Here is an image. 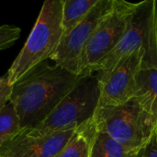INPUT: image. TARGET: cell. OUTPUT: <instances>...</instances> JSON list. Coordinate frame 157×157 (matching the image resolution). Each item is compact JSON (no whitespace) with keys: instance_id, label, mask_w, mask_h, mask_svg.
Masks as SVG:
<instances>
[{"instance_id":"1","label":"cell","mask_w":157,"mask_h":157,"mask_svg":"<svg viewBox=\"0 0 157 157\" xmlns=\"http://www.w3.org/2000/svg\"><path fill=\"white\" fill-rule=\"evenodd\" d=\"M78 78V75L45 61L13 85L9 102L16 109L21 129L40 124Z\"/></svg>"},{"instance_id":"10","label":"cell","mask_w":157,"mask_h":157,"mask_svg":"<svg viewBox=\"0 0 157 157\" xmlns=\"http://www.w3.org/2000/svg\"><path fill=\"white\" fill-rule=\"evenodd\" d=\"M133 99L157 122V68L142 67L136 77Z\"/></svg>"},{"instance_id":"12","label":"cell","mask_w":157,"mask_h":157,"mask_svg":"<svg viewBox=\"0 0 157 157\" xmlns=\"http://www.w3.org/2000/svg\"><path fill=\"white\" fill-rule=\"evenodd\" d=\"M136 153V152H135ZM133 152L97 129L91 147V157H133Z\"/></svg>"},{"instance_id":"6","label":"cell","mask_w":157,"mask_h":157,"mask_svg":"<svg viewBox=\"0 0 157 157\" xmlns=\"http://www.w3.org/2000/svg\"><path fill=\"white\" fill-rule=\"evenodd\" d=\"M135 6L136 3L114 0L113 8L97 27L83 51L78 76L94 75L96 66L116 48L127 29Z\"/></svg>"},{"instance_id":"13","label":"cell","mask_w":157,"mask_h":157,"mask_svg":"<svg viewBox=\"0 0 157 157\" xmlns=\"http://www.w3.org/2000/svg\"><path fill=\"white\" fill-rule=\"evenodd\" d=\"M99 0H63V29L68 32L80 23Z\"/></svg>"},{"instance_id":"3","label":"cell","mask_w":157,"mask_h":157,"mask_svg":"<svg viewBox=\"0 0 157 157\" xmlns=\"http://www.w3.org/2000/svg\"><path fill=\"white\" fill-rule=\"evenodd\" d=\"M142 50V67L157 68V2L144 0L136 3L126 31L121 41L95 68L98 80L106 77L126 56Z\"/></svg>"},{"instance_id":"8","label":"cell","mask_w":157,"mask_h":157,"mask_svg":"<svg viewBox=\"0 0 157 157\" xmlns=\"http://www.w3.org/2000/svg\"><path fill=\"white\" fill-rule=\"evenodd\" d=\"M144 52L139 50L124 57L103 79L100 86L98 107L119 106L133 99L136 92V77L143 66Z\"/></svg>"},{"instance_id":"16","label":"cell","mask_w":157,"mask_h":157,"mask_svg":"<svg viewBox=\"0 0 157 157\" xmlns=\"http://www.w3.org/2000/svg\"><path fill=\"white\" fill-rule=\"evenodd\" d=\"M133 157H157L156 132H155L150 140L134 154Z\"/></svg>"},{"instance_id":"15","label":"cell","mask_w":157,"mask_h":157,"mask_svg":"<svg viewBox=\"0 0 157 157\" xmlns=\"http://www.w3.org/2000/svg\"><path fill=\"white\" fill-rule=\"evenodd\" d=\"M21 29L14 25L0 26V51L7 49L15 44L19 39Z\"/></svg>"},{"instance_id":"18","label":"cell","mask_w":157,"mask_h":157,"mask_svg":"<svg viewBox=\"0 0 157 157\" xmlns=\"http://www.w3.org/2000/svg\"><path fill=\"white\" fill-rule=\"evenodd\" d=\"M155 132H156V133H157V123H156V128H155Z\"/></svg>"},{"instance_id":"2","label":"cell","mask_w":157,"mask_h":157,"mask_svg":"<svg viewBox=\"0 0 157 157\" xmlns=\"http://www.w3.org/2000/svg\"><path fill=\"white\" fill-rule=\"evenodd\" d=\"M63 0H46L30 34L6 74L10 86L50 59L63 35Z\"/></svg>"},{"instance_id":"17","label":"cell","mask_w":157,"mask_h":157,"mask_svg":"<svg viewBox=\"0 0 157 157\" xmlns=\"http://www.w3.org/2000/svg\"><path fill=\"white\" fill-rule=\"evenodd\" d=\"M12 94V86L8 84L6 75L0 76V110L9 103Z\"/></svg>"},{"instance_id":"9","label":"cell","mask_w":157,"mask_h":157,"mask_svg":"<svg viewBox=\"0 0 157 157\" xmlns=\"http://www.w3.org/2000/svg\"><path fill=\"white\" fill-rule=\"evenodd\" d=\"M78 129V128H77ZM77 129L39 135L31 128L22 129L0 149V157H55Z\"/></svg>"},{"instance_id":"4","label":"cell","mask_w":157,"mask_h":157,"mask_svg":"<svg viewBox=\"0 0 157 157\" xmlns=\"http://www.w3.org/2000/svg\"><path fill=\"white\" fill-rule=\"evenodd\" d=\"M99 100L100 86L97 75L79 76L52 112L40 124L31 129L39 135L77 129L94 118Z\"/></svg>"},{"instance_id":"5","label":"cell","mask_w":157,"mask_h":157,"mask_svg":"<svg viewBox=\"0 0 157 157\" xmlns=\"http://www.w3.org/2000/svg\"><path fill=\"white\" fill-rule=\"evenodd\" d=\"M94 121L97 129L135 153L152 137L156 121L135 99L119 106L98 107Z\"/></svg>"},{"instance_id":"7","label":"cell","mask_w":157,"mask_h":157,"mask_svg":"<svg viewBox=\"0 0 157 157\" xmlns=\"http://www.w3.org/2000/svg\"><path fill=\"white\" fill-rule=\"evenodd\" d=\"M113 6L114 0H99L80 23L63 33L57 49L50 59L56 65L78 75L82 53L88 40Z\"/></svg>"},{"instance_id":"11","label":"cell","mask_w":157,"mask_h":157,"mask_svg":"<svg viewBox=\"0 0 157 157\" xmlns=\"http://www.w3.org/2000/svg\"><path fill=\"white\" fill-rule=\"evenodd\" d=\"M97 126L94 118L80 126L65 147L55 157H91V147Z\"/></svg>"},{"instance_id":"14","label":"cell","mask_w":157,"mask_h":157,"mask_svg":"<svg viewBox=\"0 0 157 157\" xmlns=\"http://www.w3.org/2000/svg\"><path fill=\"white\" fill-rule=\"evenodd\" d=\"M21 130L16 109L9 102L0 110V149Z\"/></svg>"}]
</instances>
